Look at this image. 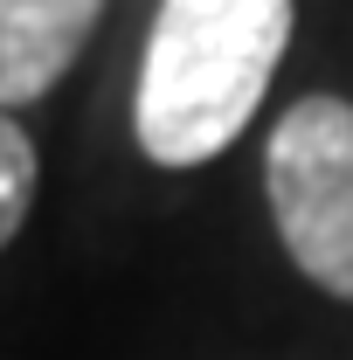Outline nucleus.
<instances>
[{"instance_id":"3","label":"nucleus","mask_w":353,"mask_h":360,"mask_svg":"<svg viewBox=\"0 0 353 360\" xmlns=\"http://www.w3.org/2000/svg\"><path fill=\"white\" fill-rule=\"evenodd\" d=\"M97 21L104 0H0V111L49 97Z\"/></svg>"},{"instance_id":"4","label":"nucleus","mask_w":353,"mask_h":360,"mask_svg":"<svg viewBox=\"0 0 353 360\" xmlns=\"http://www.w3.org/2000/svg\"><path fill=\"white\" fill-rule=\"evenodd\" d=\"M35 187H42V153L14 125V111H0V250L21 236L28 208H35Z\"/></svg>"},{"instance_id":"2","label":"nucleus","mask_w":353,"mask_h":360,"mask_svg":"<svg viewBox=\"0 0 353 360\" xmlns=\"http://www.w3.org/2000/svg\"><path fill=\"white\" fill-rule=\"evenodd\" d=\"M264 201L305 284L353 305V104L312 90L264 139Z\"/></svg>"},{"instance_id":"1","label":"nucleus","mask_w":353,"mask_h":360,"mask_svg":"<svg viewBox=\"0 0 353 360\" xmlns=\"http://www.w3.org/2000/svg\"><path fill=\"white\" fill-rule=\"evenodd\" d=\"M298 0H160L132 84V139L167 174L208 167L250 132L291 49Z\"/></svg>"}]
</instances>
